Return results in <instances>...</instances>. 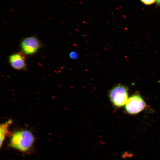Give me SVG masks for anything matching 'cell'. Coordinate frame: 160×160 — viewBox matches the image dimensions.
<instances>
[{
	"label": "cell",
	"instance_id": "cell-11",
	"mask_svg": "<svg viewBox=\"0 0 160 160\" xmlns=\"http://www.w3.org/2000/svg\"><path fill=\"white\" fill-rule=\"evenodd\" d=\"M9 10L11 12H14V11L12 9H11V8H9Z\"/></svg>",
	"mask_w": 160,
	"mask_h": 160
},
{
	"label": "cell",
	"instance_id": "cell-2",
	"mask_svg": "<svg viewBox=\"0 0 160 160\" xmlns=\"http://www.w3.org/2000/svg\"><path fill=\"white\" fill-rule=\"evenodd\" d=\"M128 90L125 86L118 84L111 89L108 93L109 99L112 104L117 108L121 107L128 100Z\"/></svg>",
	"mask_w": 160,
	"mask_h": 160
},
{
	"label": "cell",
	"instance_id": "cell-5",
	"mask_svg": "<svg viewBox=\"0 0 160 160\" xmlns=\"http://www.w3.org/2000/svg\"><path fill=\"white\" fill-rule=\"evenodd\" d=\"M9 61L11 66L15 69L23 70L26 67L25 57L21 53H15L10 55Z\"/></svg>",
	"mask_w": 160,
	"mask_h": 160
},
{
	"label": "cell",
	"instance_id": "cell-7",
	"mask_svg": "<svg viewBox=\"0 0 160 160\" xmlns=\"http://www.w3.org/2000/svg\"><path fill=\"white\" fill-rule=\"evenodd\" d=\"M134 156L133 153L129 151H125L121 154V157L123 159H127L132 158Z\"/></svg>",
	"mask_w": 160,
	"mask_h": 160
},
{
	"label": "cell",
	"instance_id": "cell-8",
	"mask_svg": "<svg viewBox=\"0 0 160 160\" xmlns=\"http://www.w3.org/2000/svg\"><path fill=\"white\" fill-rule=\"evenodd\" d=\"M69 56L73 60H76L78 58V54L76 51H73L69 54Z\"/></svg>",
	"mask_w": 160,
	"mask_h": 160
},
{
	"label": "cell",
	"instance_id": "cell-12",
	"mask_svg": "<svg viewBox=\"0 0 160 160\" xmlns=\"http://www.w3.org/2000/svg\"><path fill=\"white\" fill-rule=\"evenodd\" d=\"M79 2H80V3L81 4H83V3L82 2H81V1H79Z\"/></svg>",
	"mask_w": 160,
	"mask_h": 160
},
{
	"label": "cell",
	"instance_id": "cell-13",
	"mask_svg": "<svg viewBox=\"0 0 160 160\" xmlns=\"http://www.w3.org/2000/svg\"><path fill=\"white\" fill-rule=\"evenodd\" d=\"M63 3L65 5H66V4L64 2H63Z\"/></svg>",
	"mask_w": 160,
	"mask_h": 160
},
{
	"label": "cell",
	"instance_id": "cell-1",
	"mask_svg": "<svg viewBox=\"0 0 160 160\" xmlns=\"http://www.w3.org/2000/svg\"><path fill=\"white\" fill-rule=\"evenodd\" d=\"M34 141L32 133L27 130H22L15 132L11 137L10 145L21 151H26L30 149Z\"/></svg>",
	"mask_w": 160,
	"mask_h": 160
},
{
	"label": "cell",
	"instance_id": "cell-3",
	"mask_svg": "<svg viewBox=\"0 0 160 160\" xmlns=\"http://www.w3.org/2000/svg\"><path fill=\"white\" fill-rule=\"evenodd\" d=\"M146 106V104L141 96L135 94L128 99L125 104V109L129 113L134 114L140 112Z\"/></svg>",
	"mask_w": 160,
	"mask_h": 160
},
{
	"label": "cell",
	"instance_id": "cell-6",
	"mask_svg": "<svg viewBox=\"0 0 160 160\" xmlns=\"http://www.w3.org/2000/svg\"><path fill=\"white\" fill-rule=\"evenodd\" d=\"M12 122L11 120L1 124L0 126V148L1 147L6 135L9 133L8 127Z\"/></svg>",
	"mask_w": 160,
	"mask_h": 160
},
{
	"label": "cell",
	"instance_id": "cell-10",
	"mask_svg": "<svg viewBox=\"0 0 160 160\" xmlns=\"http://www.w3.org/2000/svg\"><path fill=\"white\" fill-rule=\"evenodd\" d=\"M156 2L157 5L160 6V0H156Z\"/></svg>",
	"mask_w": 160,
	"mask_h": 160
},
{
	"label": "cell",
	"instance_id": "cell-15",
	"mask_svg": "<svg viewBox=\"0 0 160 160\" xmlns=\"http://www.w3.org/2000/svg\"><path fill=\"white\" fill-rule=\"evenodd\" d=\"M72 2L74 4H76V3L74 1H73Z\"/></svg>",
	"mask_w": 160,
	"mask_h": 160
},
{
	"label": "cell",
	"instance_id": "cell-9",
	"mask_svg": "<svg viewBox=\"0 0 160 160\" xmlns=\"http://www.w3.org/2000/svg\"><path fill=\"white\" fill-rule=\"evenodd\" d=\"M156 0H140V1L145 5H150L153 4Z\"/></svg>",
	"mask_w": 160,
	"mask_h": 160
},
{
	"label": "cell",
	"instance_id": "cell-16",
	"mask_svg": "<svg viewBox=\"0 0 160 160\" xmlns=\"http://www.w3.org/2000/svg\"><path fill=\"white\" fill-rule=\"evenodd\" d=\"M24 9L25 10H27L25 8H24Z\"/></svg>",
	"mask_w": 160,
	"mask_h": 160
},
{
	"label": "cell",
	"instance_id": "cell-14",
	"mask_svg": "<svg viewBox=\"0 0 160 160\" xmlns=\"http://www.w3.org/2000/svg\"><path fill=\"white\" fill-rule=\"evenodd\" d=\"M28 2L30 4H32V3L31 2L28 1Z\"/></svg>",
	"mask_w": 160,
	"mask_h": 160
},
{
	"label": "cell",
	"instance_id": "cell-4",
	"mask_svg": "<svg viewBox=\"0 0 160 160\" xmlns=\"http://www.w3.org/2000/svg\"><path fill=\"white\" fill-rule=\"evenodd\" d=\"M21 46L24 53L28 55H33L40 49L41 44L39 40L33 36L28 37L23 39Z\"/></svg>",
	"mask_w": 160,
	"mask_h": 160
}]
</instances>
